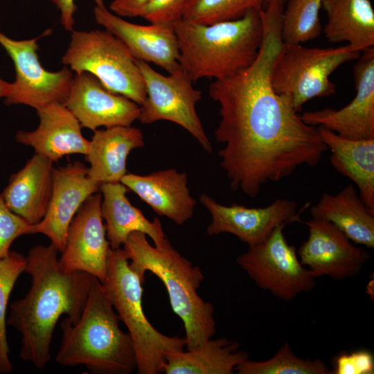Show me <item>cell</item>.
Here are the masks:
<instances>
[{
	"mask_svg": "<svg viewBox=\"0 0 374 374\" xmlns=\"http://www.w3.org/2000/svg\"><path fill=\"white\" fill-rule=\"evenodd\" d=\"M284 3L271 0L260 10L262 42L255 61L240 72L212 82L210 97L219 105L215 130L220 166L234 190L256 197L263 185L291 175L302 166L316 167L328 150L318 129L305 123L271 84L282 44Z\"/></svg>",
	"mask_w": 374,
	"mask_h": 374,
	"instance_id": "obj_1",
	"label": "cell"
},
{
	"mask_svg": "<svg viewBox=\"0 0 374 374\" xmlns=\"http://www.w3.org/2000/svg\"><path fill=\"white\" fill-rule=\"evenodd\" d=\"M56 247L37 245L26 257L24 272L31 277L26 296L10 304L7 324L22 337L20 357L38 368L51 360V345L57 322L66 314L77 322L86 305L93 276L69 272L62 266Z\"/></svg>",
	"mask_w": 374,
	"mask_h": 374,
	"instance_id": "obj_2",
	"label": "cell"
},
{
	"mask_svg": "<svg viewBox=\"0 0 374 374\" xmlns=\"http://www.w3.org/2000/svg\"><path fill=\"white\" fill-rule=\"evenodd\" d=\"M173 24L181 71L193 81L220 80L249 67L256 59L263 39L260 10L243 17L212 24L185 19Z\"/></svg>",
	"mask_w": 374,
	"mask_h": 374,
	"instance_id": "obj_3",
	"label": "cell"
},
{
	"mask_svg": "<svg viewBox=\"0 0 374 374\" xmlns=\"http://www.w3.org/2000/svg\"><path fill=\"white\" fill-rule=\"evenodd\" d=\"M119 316L101 282L93 276L86 305L78 321L60 323L61 346L55 360L64 366L83 365L99 374H130L136 357L129 332L123 331Z\"/></svg>",
	"mask_w": 374,
	"mask_h": 374,
	"instance_id": "obj_4",
	"label": "cell"
},
{
	"mask_svg": "<svg viewBox=\"0 0 374 374\" xmlns=\"http://www.w3.org/2000/svg\"><path fill=\"white\" fill-rule=\"evenodd\" d=\"M129 266L145 281V274L156 275L167 290L172 311L184 323L187 350L197 348L216 332L214 308L198 294L204 275L198 266L181 256L168 240L161 247L151 245L147 235L131 233L123 244Z\"/></svg>",
	"mask_w": 374,
	"mask_h": 374,
	"instance_id": "obj_5",
	"label": "cell"
},
{
	"mask_svg": "<svg viewBox=\"0 0 374 374\" xmlns=\"http://www.w3.org/2000/svg\"><path fill=\"white\" fill-rule=\"evenodd\" d=\"M144 282L129 266L123 249H110L103 287L133 341L139 374L163 371L169 353L184 350L185 337L159 332L145 317L142 305Z\"/></svg>",
	"mask_w": 374,
	"mask_h": 374,
	"instance_id": "obj_6",
	"label": "cell"
},
{
	"mask_svg": "<svg viewBox=\"0 0 374 374\" xmlns=\"http://www.w3.org/2000/svg\"><path fill=\"white\" fill-rule=\"evenodd\" d=\"M348 44L337 48H309L282 42L274 62L271 84L299 113L308 100L335 92L330 75L341 64L359 57Z\"/></svg>",
	"mask_w": 374,
	"mask_h": 374,
	"instance_id": "obj_7",
	"label": "cell"
},
{
	"mask_svg": "<svg viewBox=\"0 0 374 374\" xmlns=\"http://www.w3.org/2000/svg\"><path fill=\"white\" fill-rule=\"evenodd\" d=\"M62 60L75 74H92L108 91L139 106L145 98L144 80L135 58L120 39L106 30H73Z\"/></svg>",
	"mask_w": 374,
	"mask_h": 374,
	"instance_id": "obj_8",
	"label": "cell"
},
{
	"mask_svg": "<svg viewBox=\"0 0 374 374\" xmlns=\"http://www.w3.org/2000/svg\"><path fill=\"white\" fill-rule=\"evenodd\" d=\"M285 226H278L262 242L249 246L236 262L258 287L281 300L292 301L311 291L316 278L300 262L295 247L288 243Z\"/></svg>",
	"mask_w": 374,
	"mask_h": 374,
	"instance_id": "obj_9",
	"label": "cell"
},
{
	"mask_svg": "<svg viewBox=\"0 0 374 374\" xmlns=\"http://www.w3.org/2000/svg\"><path fill=\"white\" fill-rule=\"evenodd\" d=\"M143 76L146 96L140 105L139 120L143 124L159 121L173 122L187 130L207 152H212L195 106L202 92L193 86V81L181 71L164 75L147 62L136 60Z\"/></svg>",
	"mask_w": 374,
	"mask_h": 374,
	"instance_id": "obj_10",
	"label": "cell"
},
{
	"mask_svg": "<svg viewBox=\"0 0 374 374\" xmlns=\"http://www.w3.org/2000/svg\"><path fill=\"white\" fill-rule=\"evenodd\" d=\"M51 33L46 30L33 39L15 40L0 32V44L11 57L16 73L5 97L6 105L21 104L37 109L52 103L66 102L73 78L72 71L64 66L58 71H48L37 54L38 39Z\"/></svg>",
	"mask_w": 374,
	"mask_h": 374,
	"instance_id": "obj_11",
	"label": "cell"
},
{
	"mask_svg": "<svg viewBox=\"0 0 374 374\" xmlns=\"http://www.w3.org/2000/svg\"><path fill=\"white\" fill-rule=\"evenodd\" d=\"M199 201L211 215V222L207 226L208 235L231 233L248 246L262 242L280 225L301 222V214L310 206L306 203L298 211L295 202L280 198L261 208H248L236 204L226 206L205 193L200 195Z\"/></svg>",
	"mask_w": 374,
	"mask_h": 374,
	"instance_id": "obj_12",
	"label": "cell"
},
{
	"mask_svg": "<svg viewBox=\"0 0 374 374\" xmlns=\"http://www.w3.org/2000/svg\"><path fill=\"white\" fill-rule=\"evenodd\" d=\"M304 223L308 228V238L296 252L301 265L315 278L327 276L344 280L361 273L370 258L366 249L356 247L328 221L312 218Z\"/></svg>",
	"mask_w": 374,
	"mask_h": 374,
	"instance_id": "obj_13",
	"label": "cell"
},
{
	"mask_svg": "<svg viewBox=\"0 0 374 374\" xmlns=\"http://www.w3.org/2000/svg\"><path fill=\"white\" fill-rule=\"evenodd\" d=\"M358 59L353 68L356 95L352 101L338 110L305 112L301 115L305 123L346 139H374V46L362 51Z\"/></svg>",
	"mask_w": 374,
	"mask_h": 374,
	"instance_id": "obj_14",
	"label": "cell"
},
{
	"mask_svg": "<svg viewBox=\"0 0 374 374\" xmlns=\"http://www.w3.org/2000/svg\"><path fill=\"white\" fill-rule=\"evenodd\" d=\"M101 201L98 191L79 208L69 227L66 245L59 260L66 271L86 272L103 283L111 247L103 222Z\"/></svg>",
	"mask_w": 374,
	"mask_h": 374,
	"instance_id": "obj_15",
	"label": "cell"
},
{
	"mask_svg": "<svg viewBox=\"0 0 374 374\" xmlns=\"http://www.w3.org/2000/svg\"><path fill=\"white\" fill-rule=\"evenodd\" d=\"M53 191L47 211L28 234L47 236L60 252L66 245L70 224L88 197L100 190V184L88 176V167L80 161L53 169Z\"/></svg>",
	"mask_w": 374,
	"mask_h": 374,
	"instance_id": "obj_16",
	"label": "cell"
},
{
	"mask_svg": "<svg viewBox=\"0 0 374 374\" xmlns=\"http://www.w3.org/2000/svg\"><path fill=\"white\" fill-rule=\"evenodd\" d=\"M93 15L96 23L120 39L135 60L154 63L169 74L181 71L173 24H133L112 13L105 6H96Z\"/></svg>",
	"mask_w": 374,
	"mask_h": 374,
	"instance_id": "obj_17",
	"label": "cell"
},
{
	"mask_svg": "<svg viewBox=\"0 0 374 374\" xmlns=\"http://www.w3.org/2000/svg\"><path fill=\"white\" fill-rule=\"evenodd\" d=\"M64 105L82 127L93 131L102 126L131 125L140 115L138 104L108 91L97 78L87 72L73 75Z\"/></svg>",
	"mask_w": 374,
	"mask_h": 374,
	"instance_id": "obj_18",
	"label": "cell"
},
{
	"mask_svg": "<svg viewBox=\"0 0 374 374\" xmlns=\"http://www.w3.org/2000/svg\"><path fill=\"white\" fill-rule=\"evenodd\" d=\"M39 125L33 131L19 130L16 141L33 148L35 153L53 162L64 156L86 155L90 141L82 134V127L63 103H52L36 109Z\"/></svg>",
	"mask_w": 374,
	"mask_h": 374,
	"instance_id": "obj_19",
	"label": "cell"
},
{
	"mask_svg": "<svg viewBox=\"0 0 374 374\" xmlns=\"http://www.w3.org/2000/svg\"><path fill=\"white\" fill-rule=\"evenodd\" d=\"M121 182L158 215L178 225L193 216L197 202L190 194L185 172L168 168L146 175L126 173Z\"/></svg>",
	"mask_w": 374,
	"mask_h": 374,
	"instance_id": "obj_20",
	"label": "cell"
},
{
	"mask_svg": "<svg viewBox=\"0 0 374 374\" xmlns=\"http://www.w3.org/2000/svg\"><path fill=\"white\" fill-rule=\"evenodd\" d=\"M53 162L35 154L11 175L1 194L6 206L27 223L34 225L44 217L53 184Z\"/></svg>",
	"mask_w": 374,
	"mask_h": 374,
	"instance_id": "obj_21",
	"label": "cell"
},
{
	"mask_svg": "<svg viewBox=\"0 0 374 374\" xmlns=\"http://www.w3.org/2000/svg\"><path fill=\"white\" fill-rule=\"evenodd\" d=\"M99 190L102 195L101 215L112 249L121 248L134 231L149 236L157 247H161L168 240L159 220L156 217L150 221L139 208L134 206L126 196L129 189L121 181L101 184Z\"/></svg>",
	"mask_w": 374,
	"mask_h": 374,
	"instance_id": "obj_22",
	"label": "cell"
},
{
	"mask_svg": "<svg viewBox=\"0 0 374 374\" xmlns=\"http://www.w3.org/2000/svg\"><path fill=\"white\" fill-rule=\"evenodd\" d=\"M85 160L89 163L88 176L99 184L121 181L127 173L130 152L144 146L141 130L131 125L96 130Z\"/></svg>",
	"mask_w": 374,
	"mask_h": 374,
	"instance_id": "obj_23",
	"label": "cell"
},
{
	"mask_svg": "<svg viewBox=\"0 0 374 374\" xmlns=\"http://www.w3.org/2000/svg\"><path fill=\"white\" fill-rule=\"evenodd\" d=\"M310 214L312 218L335 224L353 242L374 248V211L365 205L352 184L336 194L323 193L310 207Z\"/></svg>",
	"mask_w": 374,
	"mask_h": 374,
	"instance_id": "obj_24",
	"label": "cell"
},
{
	"mask_svg": "<svg viewBox=\"0 0 374 374\" xmlns=\"http://www.w3.org/2000/svg\"><path fill=\"white\" fill-rule=\"evenodd\" d=\"M318 132L330 151L332 166L355 184L360 198L374 211V139H346L323 127Z\"/></svg>",
	"mask_w": 374,
	"mask_h": 374,
	"instance_id": "obj_25",
	"label": "cell"
},
{
	"mask_svg": "<svg viewBox=\"0 0 374 374\" xmlns=\"http://www.w3.org/2000/svg\"><path fill=\"white\" fill-rule=\"evenodd\" d=\"M327 16L323 28L332 43L347 42L362 52L374 46V10L369 0H323Z\"/></svg>",
	"mask_w": 374,
	"mask_h": 374,
	"instance_id": "obj_26",
	"label": "cell"
},
{
	"mask_svg": "<svg viewBox=\"0 0 374 374\" xmlns=\"http://www.w3.org/2000/svg\"><path fill=\"white\" fill-rule=\"evenodd\" d=\"M249 359L238 342L226 337L210 338L195 348L169 353L163 372L166 374H232Z\"/></svg>",
	"mask_w": 374,
	"mask_h": 374,
	"instance_id": "obj_27",
	"label": "cell"
},
{
	"mask_svg": "<svg viewBox=\"0 0 374 374\" xmlns=\"http://www.w3.org/2000/svg\"><path fill=\"white\" fill-rule=\"evenodd\" d=\"M323 0H286L282 16L280 37L283 43L300 44L319 36V16Z\"/></svg>",
	"mask_w": 374,
	"mask_h": 374,
	"instance_id": "obj_28",
	"label": "cell"
},
{
	"mask_svg": "<svg viewBox=\"0 0 374 374\" xmlns=\"http://www.w3.org/2000/svg\"><path fill=\"white\" fill-rule=\"evenodd\" d=\"M235 371L238 374H332L322 360L297 357L288 343H285L271 358L264 361L248 359Z\"/></svg>",
	"mask_w": 374,
	"mask_h": 374,
	"instance_id": "obj_29",
	"label": "cell"
},
{
	"mask_svg": "<svg viewBox=\"0 0 374 374\" xmlns=\"http://www.w3.org/2000/svg\"><path fill=\"white\" fill-rule=\"evenodd\" d=\"M264 9V0H191L183 19L201 24L236 20L253 10Z\"/></svg>",
	"mask_w": 374,
	"mask_h": 374,
	"instance_id": "obj_30",
	"label": "cell"
},
{
	"mask_svg": "<svg viewBox=\"0 0 374 374\" xmlns=\"http://www.w3.org/2000/svg\"><path fill=\"white\" fill-rule=\"evenodd\" d=\"M26 257L10 250L0 260V373H9L12 365L10 361V349L6 335V310L10 293L22 272H24Z\"/></svg>",
	"mask_w": 374,
	"mask_h": 374,
	"instance_id": "obj_31",
	"label": "cell"
},
{
	"mask_svg": "<svg viewBox=\"0 0 374 374\" xmlns=\"http://www.w3.org/2000/svg\"><path fill=\"white\" fill-rule=\"evenodd\" d=\"M30 226L6 206L0 194V260L8 255L15 239L28 234Z\"/></svg>",
	"mask_w": 374,
	"mask_h": 374,
	"instance_id": "obj_32",
	"label": "cell"
},
{
	"mask_svg": "<svg viewBox=\"0 0 374 374\" xmlns=\"http://www.w3.org/2000/svg\"><path fill=\"white\" fill-rule=\"evenodd\" d=\"M332 374H373L374 356L366 349L342 352L332 361Z\"/></svg>",
	"mask_w": 374,
	"mask_h": 374,
	"instance_id": "obj_33",
	"label": "cell"
},
{
	"mask_svg": "<svg viewBox=\"0 0 374 374\" xmlns=\"http://www.w3.org/2000/svg\"><path fill=\"white\" fill-rule=\"evenodd\" d=\"M191 0H151L141 17L150 24H172L183 18Z\"/></svg>",
	"mask_w": 374,
	"mask_h": 374,
	"instance_id": "obj_34",
	"label": "cell"
},
{
	"mask_svg": "<svg viewBox=\"0 0 374 374\" xmlns=\"http://www.w3.org/2000/svg\"><path fill=\"white\" fill-rule=\"evenodd\" d=\"M151 0H113L110 10L119 17H136L141 15Z\"/></svg>",
	"mask_w": 374,
	"mask_h": 374,
	"instance_id": "obj_35",
	"label": "cell"
},
{
	"mask_svg": "<svg viewBox=\"0 0 374 374\" xmlns=\"http://www.w3.org/2000/svg\"><path fill=\"white\" fill-rule=\"evenodd\" d=\"M60 12V23L65 30L72 32L75 24L74 14L78 10L75 0H51ZM96 6H103L104 0H93Z\"/></svg>",
	"mask_w": 374,
	"mask_h": 374,
	"instance_id": "obj_36",
	"label": "cell"
},
{
	"mask_svg": "<svg viewBox=\"0 0 374 374\" xmlns=\"http://www.w3.org/2000/svg\"><path fill=\"white\" fill-rule=\"evenodd\" d=\"M10 88V83L7 82L0 78V99L5 98L9 93Z\"/></svg>",
	"mask_w": 374,
	"mask_h": 374,
	"instance_id": "obj_37",
	"label": "cell"
},
{
	"mask_svg": "<svg viewBox=\"0 0 374 374\" xmlns=\"http://www.w3.org/2000/svg\"><path fill=\"white\" fill-rule=\"evenodd\" d=\"M271 0H264V8L267 6V4L269 3V2ZM284 4L285 3V1L286 0H280Z\"/></svg>",
	"mask_w": 374,
	"mask_h": 374,
	"instance_id": "obj_38",
	"label": "cell"
}]
</instances>
